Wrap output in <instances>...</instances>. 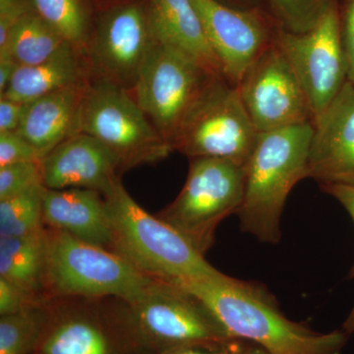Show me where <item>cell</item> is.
I'll return each instance as SVG.
<instances>
[{"label": "cell", "instance_id": "e575fe53", "mask_svg": "<svg viewBox=\"0 0 354 354\" xmlns=\"http://www.w3.org/2000/svg\"><path fill=\"white\" fill-rule=\"evenodd\" d=\"M242 354H270L268 351H266L264 348H260V346H256V344H251L250 346L247 348L246 351Z\"/></svg>", "mask_w": 354, "mask_h": 354}, {"label": "cell", "instance_id": "9a60e30c", "mask_svg": "<svg viewBox=\"0 0 354 354\" xmlns=\"http://www.w3.org/2000/svg\"><path fill=\"white\" fill-rule=\"evenodd\" d=\"M307 177L321 185L354 183V84L344 87L315 120Z\"/></svg>", "mask_w": 354, "mask_h": 354}, {"label": "cell", "instance_id": "ba28073f", "mask_svg": "<svg viewBox=\"0 0 354 354\" xmlns=\"http://www.w3.org/2000/svg\"><path fill=\"white\" fill-rule=\"evenodd\" d=\"M101 141L120 158L123 172L155 164L174 151L135 101L120 86L91 80L79 113L77 134Z\"/></svg>", "mask_w": 354, "mask_h": 354}, {"label": "cell", "instance_id": "8d00e7d4", "mask_svg": "<svg viewBox=\"0 0 354 354\" xmlns=\"http://www.w3.org/2000/svg\"><path fill=\"white\" fill-rule=\"evenodd\" d=\"M102 6H108V4L115 3V2L121 1V0H100Z\"/></svg>", "mask_w": 354, "mask_h": 354}, {"label": "cell", "instance_id": "74e56055", "mask_svg": "<svg viewBox=\"0 0 354 354\" xmlns=\"http://www.w3.org/2000/svg\"><path fill=\"white\" fill-rule=\"evenodd\" d=\"M34 354H36V353H34Z\"/></svg>", "mask_w": 354, "mask_h": 354}, {"label": "cell", "instance_id": "4dcf8cb0", "mask_svg": "<svg viewBox=\"0 0 354 354\" xmlns=\"http://www.w3.org/2000/svg\"><path fill=\"white\" fill-rule=\"evenodd\" d=\"M341 32L348 81L354 84V0L346 1L341 16Z\"/></svg>", "mask_w": 354, "mask_h": 354}, {"label": "cell", "instance_id": "277c9868", "mask_svg": "<svg viewBox=\"0 0 354 354\" xmlns=\"http://www.w3.org/2000/svg\"><path fill=\"white\" fill-rule=\"evenodd\" d=\"M104 197L113 227V251L140 272L169 283L225 276L176 228L142 208L121 181Z\"/></svg>", "mask_w": 354, "mask_h": 354}, {"label": "cell", "instance_id": "8992f818", "mask_svg": "<svg viewBox=\"0 0 354 354\" xmlns=\"http://www.w3.org/2000/svg\"><path fill=\"white\" fill-rule=\"evenodd\" d=\"M258 135L236 86L213 77L184 115L174 150L190 160L223 158L246 167Z\"/></svg>", "mask_w": 354, "mask_h": 354}, {"label": "cell", "instance_id": "7c38bea8", "mask_svg": "<svg viewBox=\"0 0 354 354\" xmlns=\"http://www.w3.org/2000/svg\"><path fill=\"white\" fill-rule=\"evenodd\" d=\"M258 133L313 122L304 88L274 41L236 86Z\"/></svg>", "mask_w": 354, "mask_h": 354}, {"label": "cell", "instance_id": "4316f807", "mask_svg": "<svg viewBox=\"0 0 354 354\" xmlns=\"http://www.w3.org/2000/svg\"><path fill=\"white\" fill-rule=\"evenodd\" d=\"M43 184L41 160L16 162L0 167V201Z\"/></svg>", "mask_w": 354, "mask_h": 354}, {"label": "cell", "instance_id": "1f68e13d", "mask_svg": "<svg viewBox=\"0 0 354 354\" xmlns=\"http://www.w3.org/2000/svg\"><path fill=\"white\" fill-rule=\"evenodd\" d=\"M24 109L25 102L0 97V133L17 131Z\"/></svg>", "mask_w": 354, "mask_h": 354}, {"label": "cell", "instance_id": "2e32d148", "mask_svg": "<svg viewBox=\"0 0 354 354\" xmlns=\"http://www.w3.org/2000/svg\"><path fill=\"white\" fill-rule=\"evenodd\" d=\"M43 223L44 227L113 251V232L108 206L99 191L46 187Z\"/></svg>", "mask_w": 354, "mask_h": 354}, {"label": "cell", "instance_id": "83f0119b", "mask_svg": "<svg viewBox=\"0 0 354 354\" xmlns=\"http://www.w3.org/2000/svg\"><path fill=\"white\" fill-rule=\"evenodd\" d=\"M48 306L44 298L0 278V316L23 313Z\"/></svg>", "mask_w": 354, "mask_h": 354}, {"label": "cell", "instance_id": "d590c367", "mask_svg": "<svg viewBox=\"0 0 354 354\" xmlns=\"http://www.w3.org/2000/svg\"><path fill=\"white\" fill-rule=\"evenodd\" d=\"M27 1V0H0V7L8 6V4L16 3V2Z\"/></svg>", "mask_w": 354, "mask_h": 354}, {"label": "cell", "instance_id": "6da1fadb", "mask_svg": "<svg viewBox=\"0 0 354 354\" xmlns=\"http://www.w3.org/2000/svg\"><path fill=\"white\" fill-rule=\"evenodd\" d=\"M206 305L227 334L270 354H341L346 330L319 333L286 318L264 286L227 274L216 279L174 281Z\"/></svg>", "mask_w": 354, "mask_h": 354}, {"label": "cell", "instance_id": "5bb4252c", "mask_svg": "<svg viewBox=\"0 0 354 354\" xmlns=\"http://www.w3.org/2000/svg\"><path fill=\"white\" fill-rule=\"evenodd\" d=\"M44 187L86 188L106 195L123 174L118 156L90 135L78 133L55 147L41 160Z\"/></svg>", "mask_w": 354, "mask_h": 354}, {"label": "cell", "instance_id": "5b68a950", "mask_svg": "<svg viewBox=\"0 0 354 354\" xmlns=\"http://www.w3.org/2000/svg\"><path fill=\"white\" fill-rule=\"evenodd\" d=\"M44 290L53 297H113L131 302L157 279L140 272L120 254L46 228Z\"/></svg>", "mask_w": 354, "mask_h": 354}, {"label": "cell", "instance_id": "d6a6232c", "mask_svg": "<svg viewBox=\"0 0 354 354\" xmlns=\"http://www.w3.org/2000/svg\"><path fill=\"white\" fill-rule=\"evenodd\" d=\"M252 342L236 339L220 348L208 346H180L158 354H242Z\"/></svg>", "mask_w": 354, "mask_h": 354}, {"label": "cell", "instance_id": "30bf717a", "mask_svg": "<svg viewBox=\"0 0 354 354\" xmlns=\"http://www.w3.org/2000/svg\"><path fill=\"white\" fill-rule=\"evenodd\" d=\"M156 38L148 0H121L102 6L86 50L91 80L131 91Z\"/></svg>", "mask_w": 354, "mask_h": 354}, {"label": "cell", "instance_id": "484cf974", "mask_svg": "<svg viewBox=\"0 0 354 354\" xmlns=\"http://www.w3.org/2000/svg\"><path fill=\"white\" fill-rule=\"evenodd\" d=\"M335 0H267L270 15L281 28L293 32L309 31Z\"/></svg>", "mask_w": 354, "mask_h": 354}, {"label": "cell", "instance_id": "7a4b0ae2", "mask_svg": "<svg viewBox=\"0 0 354 354\" xmlns=\"http://www.w3.org/2000/svg\"><path fill=\"white\" fill-rule=\"evenodd\" d=\"M106 317L125 354H158L180 346L220 348L236 341L199 298L160 279Z\"/></svg>", "mask_w": 354, "mask_h": 354}, {"label": "cell", "instance_id": "8fae6325", "mask_svg": "<svg viewBox=\"0 0 354 354\" xmlns=\"http://www.w3.org/2000/svg\"><path fill=\"white\" fill-rule=\"evenodd\" d=\"M274 41L304 88L315 120L348 81L337 1L309 31L290 32L279 25Z\"/></svg>", "mask_w": 354, "mask_h": 354}, {"label": "cell", "instance_id": "d6986e66", "mask_svg": "<svg viewBox=\"0 0 354 354\" xmlns=\"http://www.w3.org/2000/svg\"><path fill=\"white\" fill-rule=\"evenodd\" d=\"M91 81L87 53L65 41L62 48L41 64L19 66L0 97L28 102L41 95Z\"/></svg>", "mask_w": 354, "mask_h": 354}, {"label": "cell", "instance_id": "52a82bcc", "mask_svg": "<svg viewBox=\"0 0 354 354\" xmlns=\"http://www.w3.org/2000/svg\"><path fill=\"white\" fill-rule=\"evenodd\" d=\"M245 180L243 165L223 158H191L183 190L157 216L205 256L215 242L218 225L239 213Z\"/></svg>", "mask_w": 354, "mask_h": 354}, {"label": "cell", "instance_id": "4fadbf2b", "mask_svg": "<svg viewBox=\"0 0 354 354\" xmlns=\"http://www.w3.org/2000/svg\"><path fill=\"white\" fill-rule=\"evenodd\" d=\"M225 79L239 85L249 67L274 41L278 23L260 8H232L218 0H191Z\"/></svg>", "mask_w": 354, "mask_h": 354}, {"label": "cell", "instance_id": "7402d4cb", "mask_svg": "<svg viewBox=\"0 0 354 354\" xmlns=\"http://www.w3.org/2000/svg\"><path fill=\"white\" fill-rule=\"evenodd\" d=\"M66 41L36 9L26 14L0 46V59L8 58L19 66L41 64L57 53Z\"/></svg>", "mask_w": 354, "mask_h": 354}, {"label": "cell", "instance_id": "f1b7e54d", "mask_svg": "<svg viewBox=\"0 0 354 354\" xmlns=\"http://www.w3.org/2000/svg\"><path fill=\"white\" fill-rule=\"evenodd\" d=\"M38 151L16 132L0 133V167L23 162H39Z\"/></svg>", "mask_w": 354, "mask_h": 354}, {"label": "cell", "instance_id": "3957f363", "mask_svg": "<svg viewBox=\"0 0 354 354\" xmlns=\"http://www.w3.org/2000/svg\"><path fill=\"white\" fill-rule=\"evenodd\" d=\"M313 122L259 133L247 162L245 193L237 215L242 232L278 244L286 199L307 178Z\"/></svg>", "mask_w": 354, "mask_h": 354}, {"label": "cell", "instance_id": "cb8c5ba5", "mask_svg": "<svg viewBox=\"0 0 354 354\" xmlns=\"http://www.w3.org/2000/svg\"><path fill=\"white\" fill-rule=\"evenodd\" d=\"M44 190L41 184L0 201V237L22 236L44 230Z\"/></svg>", "mask_w": 354, "mask_h": 354}, {"label": "cell", "instance_id": "d4e9b609", "mask_svg": "<svg viewBox=\"0 0 354 354\" xmlns=\"http://www.w3.org/2000/svg\"><path fill=\"white\" fill-rule=\"evenodd\" d=\"M50 306L0 316V354H34L48 322Z\"/></svg>", "mask_w": 354, "mask_h": 354}, {"label": "cell", "instance_id": "836d02e7", "mask_svg": "<svg viewBox=\"0 0 354 354\" xmlns=\"http://www.w3.org/2000/svg\"><path fill=\"white\" fill-rule=\"evenodd\" d=\"M19 65L8 58L0 59V95H3L12 81Z\"/></svg>", "mask_w": 354, "mask_h": 354}, {"label": "cell", "instance_id": "f546056e", "mask_svg": "<svg viewBox=\"0 0 354 354\" xmlns=\"http://www.w3.org/2000/svg\"><path fill=\"white\" fill-rule=\"evenodd\" d=\"M321 188L330 196L341 203L342 207L348 211L354 223V183L353 184H328L321 185ZM349 279H354V265L348 274ZM342 330L348 335L354 332V306L351 314L342 326Z\"/></svg>", "mask_w": 354, "mask_h": 354}, {"label": "cell", "instance_id": "603a6c76", "mask_svg": "<svg viewBox=\"0 0 354 354\" xmlns=\"http://www.w3.org/2000/svg\"><path fill=\"white\" fill-rule=\"evenodd\" d=\"M37 12L53 25L67 41L87 50L100 0H34Z\"/></svg>", "mask_w": 354, "mask_h": 354}, {"label": "cell", "instance_id": "9c48e42d", "mask_svg": "<svg viewBox=\"0 0 354 354\" xmlns=\"http://www.w3.org/2000/svg\"><path fill=\"white\" fill-rule=\"evenodd\" d=\"M213 77L194 57L157 32V38L130 92L174 149L184 115Z\"/></svg>", "mask_w": 354, "mask_h": 354}, {"label": "cell", "instance_id": "e0dca14e", "mask_svg": "<svg viewBox=\"0 0 354 354\" xmlns=\"http://www.w3.org/2000/svg\"><path fill=\"white\" fill-rule=\"evenodd\" d=\"M36 354H124L106 314L50 306Z\"/></svg>", "mask_w": 354, "mask_h": 354}, {"label": "cell", "instance_id": "44dd1931", "mask_svg": "<svg viewBox=\"0 0 354 354\" xmlns=\"http://www.w3.org/2000/svg\"><path fill=\"white\" fill-rule=\"evenodd\" d=\"M46 252V227L22 236L0 237V278L44 298Z\"/></svg>", "mask_w": 354, "mask_h": 354}, {"label": "cell", "instance_id": "ac0fdd59", "mask_svg": "<svg viewBox=\"0 0 354 354\" xmlns=\"http://www.w3.org/2000/svg\"><path fill=\"white\" fill-rule=\"evenodd\" d=\"M88 83L60 88L25 102L16 133L29 142L41 158L77 134L79 113Z\"/></svg>", "mask_w": 354, "mask_h": 354}, {"label": "cell", "instance_id": "ffe728a7", "mask_svg": "<svg viewBox=\"0 0 354 354\" xmlns=\"http://www.w3.org/2000/svg\"><path fill=\"white\" fill-rule=\"evenodd\" d=\"M148 3L162 38L194 57L212 76L225 77L191 0H148Z\"/></svg>", "mask_w": 354, "mask_h": 354}]
</instances>
